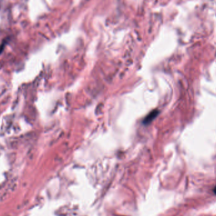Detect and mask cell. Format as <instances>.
<instances>
[{
    "mask_svg": "<svg viewBox=\"0 0 216 216\" xmlns=\"http://www.w3.org/2000/svg\"><path fill=\"white\" fill-rule=\"evenodd\" d=\"M158 113H159V112L157 110H155V111H152V113H150L145 118V121H144V123L147 124V123H150V122H152V121L158 116Z\"/></svg>",
    "mask_w": 216,
    "mask_h": 216,
    "instance_id": "obj_1",
    "label": "cell"
}]
</instances>
